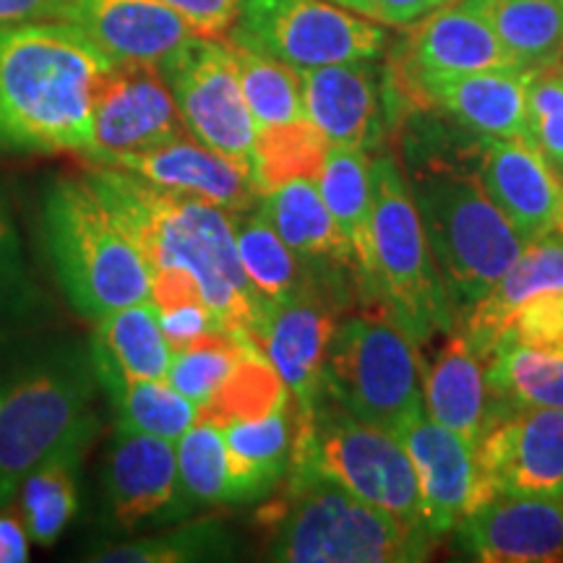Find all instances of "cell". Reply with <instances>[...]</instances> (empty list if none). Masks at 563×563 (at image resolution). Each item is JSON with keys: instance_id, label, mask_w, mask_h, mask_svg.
Segmentation results:
<instances>
[{"instance_id": "6da1fadb", "label": "cell", "mask_w": 563, "mask_h": 563, "mask_svg": "<svg viewBox=\"0 0 563 563\" xmlns=\"http://www.w3.org/2000/svg\"><path fill=\"white\" fill-rule=\"evenodd\" d=\"M139 245L150 274H188L222 332L258 344L269 302L256 292L238 256L232 211L152 186L108 165L81 173Z\"/></svg>"}, {"instance_id": "7a4b0ae2", "label": "cell", "mask_w": 563, "mask_h": 563, "mask_svg": "<svg viewBox=\"0 0 563 563\" xmlns=\"http://www.w3.org/2000/svg\"><path fill=\"white\" fill-rule=\"evenodd\" d=\"M112 63L68 21L0 26V152L87 157L95 97Z\"/></svg>"}, {"instance_id": "3957f363", "label": "cell", "mask_w": 563, "mask_h": 563, "mask_svg": "<svg viewBox=\"0 0 563 563\" xmlns=\"http://www.w3.org/2000/svg\"><path fill=\"white\" fill-rule=\"evenodd\" d=\"M264 553L282 563L426 561L431 534L415 530L323 475L290 460L285 481L256 511Z\"/></svg>"}, {"instance_id": "277c9868", "label": "cell", "mask_w": 563, "mask_h": 563, "mask_svg": "<svg viewBox=\"0 0 563 563\" xmlns=\"http://www.w3.org/2000/svg\"><path fill=\"white\" fill-rule=\"evenodd\" d=\"M89 347L55 342L0 371V511L40 464L87 452L100 431Z\"/></svg>"}, {"instance_id": "5b68a950", "label": "cell", "mask_w": 563, "mask_h": 563, "mask_svg": "<svg viewBox=\"0 0 563 563\" xmlns=\"http://www.w3.org/2000/svg\"><path fill=\"white\" fill-rule=\"evenodd\" d=\"M407 183L454 308H473L525 249L462 152H410Z\"/></svg>"}, {"instance_id": "8992f818", "label": "cell", "mask_w": 563, "mask_h": 563, "mask_svg": "<svg viewBox=\"0 0 563 563\" xmlns=\"http://www.w3.org/2000/svg\"><path fill=\"white\" fill-rule=\"evenodd\" d=\"M42 230L55 279L81 316L97 321L152 300V274L139 245L84 175L53 183Z\"/></svg>"}, {"instance_id": "52a82bcc", "label": "cell", "mask_w": 563, "mask_h": 563, "mask_svg": "<svg viewBox=\"0 0 563 563\" xmlns=\"http://www.w3.org/2000/svg\"><path fill=\"white\" fill-rule=\"evenodd\" d=\"M371 300L389 308L412 342L452 332L454 302L435 269L402 165L386 152L371 157Z\"/></svg>"}, {"instance_id": "ba28073f", "label": "cell", "mask_w": 563, "mask_h": 563, "mask_svg": "<svg viewBox=\"0 0 563 563\" xmlns=\"http://www.w3.org/2000/svg\"><path fill=\"white\" fill-rule=\"evenodd\" d=\"M323 391L357 420L397 439L428 415L412 336L384 306L336 321Z\"/></svg>"}, {"instance_id": "9c48e42d", "label": "cell", "mask_w": 563, "mask_h": 563, "mask_svg": "<svg viewBox=\"0 0 563 563\" xmlns=\"http://www.w3.org/2000/svg\"><path fill=\"white\" fill-rule=\"evenodd\" d=\"M292 460L311 462L363 501L431 534L422 519L418 475L402 441L357 420L327 391L311 410H295Z\"/></svg>"}, {"instance_id": "30bf717a", "label": "cell", "mask_w": 563, "mask_h": 563, "mask_svg": "<svg viewBox=\"0 0 563 563\" xmlns=\"http://www.w3.org/2000/svg\"><path fill=\"white\" fill-rule=\"evenodd\" d=\"M228 42L302 70L376 60L389 32L332 0H241Z\"/></svg>"}, {"instance_id": "8fae6325", "label": "cell", "mask_w": 563, "mask_h": 563, "mask_svg": "<svg viewBox=\"0 0 563 563\" xmlns=\"http://www.w3.org/2000/svg\"><path fill=\"white\" fill-rule=\"evenodd\" d=\"M159 70L188 133L251 173L256 123L245 104L230 42L194 34L159 63Z\"/></svg>"}, {"instance_id": "7c38bea8", "label": "cell", "mask_w": 563, "mask_h": 563, "mask_svg": "<svg viewBox=\"0 0 563 563\" xmlns=\"http://www.w3.org/2000/svg\"><path fill=\"white\" fill-rule=\"evenodd\" d=\"M188 133L159 66L112 63L97 89L91 112L89 165H110Z\"/></svg>"}, {"instance_id": "4fadbf2b", "label": "cell", "mask_w": 563, "mask_h": 563, "mask_svg": "<svg viewBox=\"0 0 563 563\" xmlns=\"http://www.w3.org/2000/svg\"><path fill=\"white\" fill-rule=\"evenodd\" d=\"M475 452L485 504L496 496L563 498V410L504 415L485 428Z\"/></svg>"}, {"instance_id": "5bb4252c", "label": "cell", "mask_w": 563, "mask_h": 563, "mask_svg": "<svg viewBox=\"0 0 563 563\" xmlns=\"http://www.w3.org/2000/svg\"><path fill=\"white\" fill-rule=\"evenodd\" d=\"M327 285L308 277L292 295L272 302L258 336V347L290 389L298 412L311 410L323 394V371L336 329L334 298L323 290Z\"/></svg>"}, {"instance_id": "9a60e30c", "label": "cell", "mask_w": 563, "mask_h": 563, "mask_svg": "<svg viewBox=\"0 0 563 563\" xmlns=\"http://www.w3.org/2000/svg\"><path fill=\"white\" fill-rule=\"evenodd\" d=\"M418 475L422 519L435 538L452 534L485 506L475 443L433 418H420L399 435Z\"/></svg>"}, {"instance_id": "2e32d148", "label": "cell", "mask_w": 563, "mask_h": 563, "mask_svg": "<svg viewBox=\"0 0 563 563\" xmlns=\"http://www.w3.org/2000/svg\"><path fill=\"white\" fill-rule=\"evenodd\" d=\"M506 68H517V63L496 37L488 19L470 0H456L428 13L410 32L399 68V87L405 91L412 84L441 76Z\"/></svg>"}, {"instance_id": "e0dca14e", "label": "cell", "mask_w": 563, "mask_h": 563, "mask_svg": "<svg viewBox=\"0 0 563 563\" xmlns=\"http://www.w3.org/2000/svg\"><path fill=\"white\" fill-rule=\"evenodd\" d=\"M454 534L456 545L475 561H563V498L496 496Z\"/></svg>"}, {"instance_id": "ac0fdd59", "label": "cell", "mask_w": 563, "mask_h": 563, "mask_svg": "<svg viewBox=\"0 0 563 563\" xmlns=\"http://www.w3.org/2000/svg\"><path fill=\"white\" fill-rule=\"evenodd\" d=\"M110 511L118 527L178 522V452L175 441L115 428L104 470Z\"/></svg>"}, {"instance_id": "d6986e66", "label": "cell", "mask_w": 563, "mask_h": 563, "mask_svg": "<svg viewBox=\"0 0 563 563\" xmlns=\"http://www.w3.org/2000/svg\"><path fill=\"white\" fill-rule=\"evenodd\" d=\"M481 180L490 201L501 209L525 243L559 230L563 183L559 170L527 136L485 141Z\"/></svg>"}, {"instance_id": "ffe728a7", "label": "cell", "mask_w": 563, "mask_h": 563, "mask_svg": "<svg viewBox=\"0 0 563 563\" xmlns=\"http://www.w3.org/2000/svg\"><path fill=\"white\" fill-rule=\"evenodd\" d=\"M108 167L139 175L162 191L214 203L232 214L249 211L258 203L251 173L224 154L209 150L191 133L162 141L150 150L125 154L110 162Z\"/></svg>"}, {"instance_id": "44dd1931", "label": "cell", "mask_w": 563, "mask_h": 563, "mask_svg": "<svg viewBox=\"0 0 563 563\" xmlns=\"http://www.w3.org/2000/svg\"><path fill=\"white\" fill-rule=\"evenodd\" d=\"M58 19L81 30L115 63L159 66L196 34L162 0H60Z\"/></svg>"}, {"instance_id": "7402d4cb", "label": "cell", "mask_w": 563, "mask_h": 563, "mask_svg": "<svg viewBox=\"0 0 563 563\" xmlns=\"http://www.w3.org/2000/svg\"><path fill=\"white\" fill-rule=\"evenodd\" d=\"M530 79L532 70H477L418 81L405 95L420 108L446 110L481 141H506L527 136Z\"/></svg>"}, {"instance_id": "603a6c76", "label": "cell", "mask_w": 563, "mask_h": 563, "mask_svg": "<svg viewBox=\"0 0 563 563\" xmlns=\"http://www.w3.org/2000/svg\"><path fill=\"white\" fill-rule=\"evenodd\" d=\"M300 91L306 118L329 144L373 150L382 139L378 87L365 63L302 68Z\"/></svg>"}, {"instance_id": "cb8c5ba5", "label": "cell", "mask_w": 563, "mask_h": 563, "mask_svg": "<svg viewBox=\"0 0 563 563\" xmlns=\"http://www.w3.org/2000/svg\"><path fill=\"white\" fill-rule=\"evenodd\" d=\"M89 352L100 384L167 378L173 365V347L152 300L133 302L97 319Z\"/></svg>"}, {"instance_id": "d4e9b609", "label": "cell", "mask_w": 563, "mask_h": 563, "mask_svg": "<svg viewBox=\"0 0 563 563\" xmlns=\"http://www.w3.org/2000/svg\"><path fill=\"white\" fill-rule=\"evenodd\" d=\"M545 292H563V241L553 235L525 243L509 272L470 308L464 334L477 355L485 361L511 316Z\"/></svg>"}, {"instance_id": "484cf974", "label": "cell", "mask_w": 563, "mask_h": 563, "mask_svg": "<svg viewBox=\"0 0 563 563\" xmlns=\"http://www.w3.org/2000/svg\"><path fill=\"white\" fill-rule=\"evenodd\" d=\"M428 418L452 428L477 446L488 428V384L485 363L477 355L467 334L454 332L433 357L422 376Z\"/></svg>"}, {"instance_id": "4316f807", "label": "cell", "mask_w": 563, "mask_h": 563, "mask_svg": "<svg viewBox=\"0 0 563 563\" xmlns=\"http://www.w3.org/2000/svg\"><path fill=\"white\" fill-rule=\"evenodd\" d=\"M238 506L269 498L285 481L295 443V405L258 420L222 426Z\"/></svg>"}, {"instance_id": "83f0119b", "label": "cell", "mask_w": 563, "mask_h": 563, "mask_svg": "<svg viewBox=\"0 0 563 563\" xmlns=\"http://www.w3.org/2000/svg\"><path fill=\"white\" fill-rule=\"evenodd\" d=\"M256 207L302 262L350 264L357 272L352 245L336 228L332 211L323 203L316 178L285 183V186L258 196Z\"/></svg>"}, {"instance_id": "f1b7e54d", "label": "cell", "mask_w": 563, "mask_h": 563, "mask_svg": "<svg viewBox=\"0 0 563 563\" xmlns=\"http://www.w3.org/2000/svg\"><path fill=\"white\" fill-rule=\"evenodd\" d=\"M483 363L490 405L488 426L527 407L563 410V352L498 340Z\"/></svg>"}, {"instance_id": "f546056e", "label": "cell", "mask_w": 563, "mask_h": 563, "mask_svg": "<svg viewBox=\"0 0 563 563\" xmlns=\"http://www.w3.org/2000/svg\"><path fill=\"white\" fill-rule=\"evenodd\" d=\"M319 191L332 211L336 228L347 238L355 253L361 285L371 295V157L368 150L329 144L327 159L319 173Z\"/></svg>"}, {"instance_id": "4dcf8cb0", "label": "cell", "mask_w": 563, "mask_h": 563, "mask_svg": "<svg viewBox=\"0 0 563 563\" xmlns=\"http://www.w3.org/2000/svg\"><path fill=\"white\" fill-rule=\"evenodd\" d=\"M522 70L563 63L561 0H470Z\"/></svg>"}, {"instance_id": "1f68e13d", "label": "cell", "mask_w": 563, "mask_h": 563, "mask_svg": "<svg viewBox=\"0 0 563 563\" xmlns=\"http://www.w3.org/2000/svg\"><path fill=\"white\" fill-rule=\"evenodd\" d=\"M100 386L108 394L112 415H115V428L121 431L178 441L199 420V405L183 397L167 378L102 382Z\"/></svg>"}, {"instance_id": "d6a6232c", "label": "cell", "mask_w": 563, "mask_h": 563, "mask_svg": "<svg viewBox=\"0 0 563 563\" xmlns=\"http://www.w3.org/2000/svg\"><path fill=\"white\" fill-rule=\"evenodd\" d=\"M178 452V522L201 506H238L232 488L228 446L222 428L209 420H196L188 433L175 441Z\"/></svg>"}, {"instance_id": "836d02e7", "label": "cell", "mask_w": 563, "mask_h": 563, "mask_svg": "<svg viewBox=\"0 0 563 563\" xmlns=\"http://www.w3.org/2000/svg\"><path fill=\"white\" fill-rule=\"evenodd\" d=\"M290 402V389L274 371L264 350L258 344H249L230 376L199 410V420H209L222 428L230 422L266 418Z\"/></svg>"}, {"instance_id": "e575fe53", "label": "cell", "mask_w": 563, "mask_h": 563, "mask_svg": "<svg viewBox=\"0 0 563 563\" xmlns=\"http://www.w3.org/2000/svg\"><path fill=\"white\" fill-rule=\"evenodd\" d=\"M327 150L329 141L321 136V131L308 118L256 129L251 157L253 188L258 196H264L290 180L319 178Z\"/></svg>"}, {"instance_id": "d590c367", "label": "cell", "mask_w": 563, "mask_h": 563, "mask_svg": "<svg viewBox=\"0 0 563 563\" xmlns=\"http://www.w3.org/2000/svg\"><path fill=\"white\" fill-rule=\"evenodd\" d=\"M232 224H235L238 256L243 269L269 306L292 295L308 279V274H302V258L282 241L262 209L235 211Z\"/></svg>"}, {"instance_id": "8d00e7d4", "label": "cell", "mask_w": 563, "mask_h": 563, "mask_svg": "<svg viewBox=\"0 0 563 563\" xmlns=\"http://www.w3.org/2000/svg\"><path fill=\"white\" fill-rule=\"evenodd\" d=\"M84 452L58 454L40 464L21 483V522L32 543L53 545L79 509L76 496V467Z\"/></svg>"}, {"instance_id": "74e56055", "label": "cell", "mask_w": 563, "mask_h": 563, "mask_svg": "<svg viewBox=\"0 0 563 563\" xmlns=\"http://www.w3.org/2000/svg\"><path fill=\"white\" fill-rule=\"evenodd\" d=\"M238 79L256 129L285 125L306 118L300 91V70L269 55L232 45Z\"/></svg>"}, {"instance_id": "f35d334b", "label": "cell", "mask_w": 563, "mask_h": 563, "mask_svg": "<svg viewBox=\"0 0 563 563\" xmlns=\"http://www.w3.org/2000/svg\"><path fill=\"white\" fill-rule=\"evenodd\" d=\"M230 553V538L222 525L199 519L175 527L170 532L129 540V543L104 548L89 561L102 563H183L222 559Z\"/></svg>"}, {"instance_id": "ab89813d", "label": "cell", "mask_w": 563, "mask_h": 563, "mask_svg": "<svg viewBox=\"0 0 563 563\" xmlns=\"http://www.w3.org/2000/svg\"><path fill=\"white\" fill-rule=\"evenodd\" d=\"M251 340L228 332H211L201 340L188 344V347L173 352V365L167 373V382L178 389L183 397L199 405V410L209 402L211 394L220 389L235 363L241 361L243 350Z\"/></svg>"}, {"instance_id": "60d3db41", "label": "cell", "mask_w": 563, "mask_h": 563, "mask_svg": "<svg viewBox=\"0 0 563 563\" xmlns=\"http://www.w3.org/2000/svg\"><path fill=\"white\" fill-rule=\"evenodd\" d=\"M527 139L563 173V70H532L527 91Z\"/></svg>"}, {"instance_id": "b9f144b4", "label": "cell", "mask_w": 563, "mask_h": 563, "mask_svg": "<svg viewBox=\"0 0 563 563\" xmlns=\"http://www.w3.org/2000/svg\"><path fill=\"white\" fill-rule=\"evenodd\" d=\"M498 340L527 344L534 350L563 352V292H545L525 302Z\"/></svg>"}, {"instance_id": "7bdbcfd3", "label": "cell", "mask_w": 563, "mask_h": 563, "mask_svg": "<svg viewBox=\"0 0 563 563\" xmlns=\"http://www.w3.org/2000/svg\"><path fill=\"white\" fill-rule=\"evenodd\" d=\"M30 295V277H26L21 235L13 222V214L0 196V313L19 311Z\"/></svg>"}, {"instance_id": "ee69618b", "label": "cell", "mask_w": 563, "mask_h": 563, "mask_svg": "<svg viewBox=\"0 0 563 563\" xmlns=\"http://www.w3.org/2000/svg\"><path fill=\"white\" fill-rule=\"evenodd\" d=\"M157 313L162 332H165L173 352L188 347V344L201 340V336H207L211 332H222L214 311H211L207 300L201 298L170 302V306L157 308Z\"/></svg>"}, {"instance_id": "f6af8a7d", "label": "cell", "mask_w": 563, "mask_h": 563, "mask_svg": "<svg viewBox=\"0 0 563 563\" xmlns=\"http://www.w3.org/2000/svg\"><path fill=\"white\" fill-rule=\"evenodd\" d=\"M332 3L384 26H412L449 0H332Z\"/></svg>"}, {"instance_id": "bcb514c9", "label": "cell", "mask_w": 563, "mask_h": 563, "mask_svg": "<svg viewBox=\"0 0 563 563\" xmlns=\"http://www.w3.org/2000/svg\"><path fill=\"white\" fill-rule=\"evenodd\" d=\"M191 24L201 37H224L241 9V0H162Z\"/></svg>"}, {"instance_id": "7dc6e473", "label": "cell", "mask_w": 563, "mask_h": 563, "mask_svg": "<svg viewBox=\"0 0 563 563\" xmlns=\"http://www.w3.org/2000/svg\"><path fill=\"white\" fill-rule=\"evenodd\" d=\"M60 0H0V26L58 19Z\"/></svg>"}, {"instance_id": "c3c4849f", "label": "cell", "mask_w": 563, "mask_h": 563, "mask_svg": "<svg viewBox=\"0 0 563 563\" xmlns=\"http://www.w3.org/2000/svg\"><path fill=\"white\" fill-rule=\"evenodd\" d=\"M30 561V534L16 517L0 514V563Z\"/></svg>"}, {"instance_id": "681fc988", "label": "cell", "mask_w": 563, "mask_h": 563, "mask_svg": "<svg viewBox=\"0 0 563 563\" xmlns=\"http://www.w3.org/2000/svg\"><path fill=\"white\" fill-rule=\"evenodd\" d=\"M559 232L563 235V217H561V222H559Z\"/></svg>"}, {"instance_id": "f907efd6", "label": "cell", "mask_w": 563, "mask_h": 563, "mask_svg": "<svg viewBox=\"0 0 563 563\" xmlns=\"http://www.w3.org/2000/svg\"><path fill=\"white\" fill-rule=\"evenodd\" d=\"M561 5H563V0H561Z\"/></svg>"}]
</instances>
